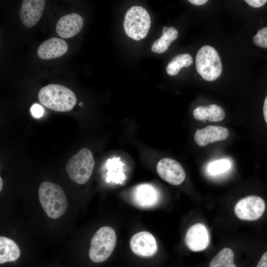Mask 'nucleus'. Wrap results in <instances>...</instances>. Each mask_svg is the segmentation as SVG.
<instances>
[{
  "mask_svg": "<svg viewBox=\"0 0 267 267\" xmlns=\"http://www.w3.org/2000/svg\"><path fill=\"white\" fill-rule=\"evenodd\" d=\"M38 99L42 104L57 112L69 111L77 102L76 95L71 89L57 84H50L42 88Z\"/></svg>",
  "mask_w": 267,
  "mask_h": 267,
  "instance_id": "obj_1",
  "label": "nucleus"
},
{
  "mask_svg": "<svg viewBox=\"0 0 267 267\" xmlns=\"http://www.w3.org/2000/svg\"><path fill=\"white\" fill-rule=\"evenodd\" d=\"M39 201L47 216L57 219L66 211L67 200L61 187L54 183L44 181L38 190Z\"/></svg>",
  "mask_w": 267,
  "mask_h": 267,
  "instance_id": "obj_2",
  "label": "nucleus"
},
{
  "mask_svg": "<svg viewBox=\"0 0 267 267\" xmlns=\"http://www.w3.org/2000/svg\"><path fill=\"white\" fill-rule=\"evenodd\" d=\"M116 242V234L113 228L107 226L100 227L90 240L89 258L95 263L106 261L114 251Z\"/></svg>",
  "mask_w": 267,
  "mask_h": 267,
  "instance_id": "obj_3",
  "label": "nucleus"
},
{
  "mask_svg": "<svg viewBox=\"0 0 267 267\" xmlns=\"http://www.w3.org/2000/svg\"><path fill=\"white\" fill-rule=\"evenodd\" d=\"M196 71L207 81L218 79L222 74V66L220 57L212 46L204 45L198 51L195 58Z\"/></svg>",
  "mask_w": 267,
  "mask_h": 267,
  "instance_id": "obj_4",
  "label": "nucleus"
},
{
  "mask_svg": "<svg viewBox=\"0 0 267 267\" xmlns=\"http://www.w3.org/2000/svg\"><path fill=\"white\" fill-rule=\"evenodd\" d=\"M94 166L92 153L89 149L83 148L68 161L66 170L72 180L83 184L90 178Z\"/></svg>",
  "mask_w": 267,
  "mask_h": 267,
  "instance_id": "obj_5",
  "label": "nucleus"
},
{
  "mask_svg": "<svg viewBox=\"0 0 267 267\" xmlns=\"http://www.w3.org/2000/svg\"><path fill=\"white\" fill-rule=\"evenodd\" d=\"M151 20L147 10L140 6H133L127 11L124 28L127 35L135 41L144 38L147 35Z\"/></svg>",
  "mask_w": 267,
  "mask_h": 267,
  "instance_id": "obj_6",
  "label": "nucleus"
},
{
  "mask_svg": "<svg viewBox=\"0 0 267 267\" xmlns=\"http://www.w3.org/2000/svg\"><path fill=\"white\" fill-rule=\"evenodd\" d=\"M265 207V203L261 197L251 195L240 200L235 206L234 212L240 219L254 221L262 216Z\"/></svg>",
  "mask_w": 267,
  "mask_h": 267,
  "instance_id": "obj_7",
  "label": "nucleus"
},
{
  "mask_svg": "<svg viewBox=\"0 0 267 267\" xmlns=\"http://www.w3.org/2000/svg\"><path fill=\"white\" fill-rule=\"evenodd\" d=\"M156 170L163 179L172 185L180 184L185 178V173L182 166L171 158L161 159L157 164Z\"/></svg>",
  "mask_w": 267,
  "mask_h": 267,
  "instance_id": "obj_8",
  "label": "nucleus"
},
{
  "mask_svg": "<svg viewBox=\"0 0 267 267\" xmlns=\"http://www.w3.org/2000/svg\"><path fill=\"white\" fill-rule=\"evenodd\" d=\"M130 245L135 254L144 257H151L157 251L156 240L153 235L147 231H141L134 235Z\"/></svg>",
  "mask_w": 267,
  "mask_h": 267,
  "instance_id": "obj_9",
  "label": "nucleus"
},
{
  "mask_svg": "<svg viewBox=\"0 0 267 267\" xmlns=\"http://www.w3.org/2000/svg\"><path fill=\"white\" fill-rule=\"evenodd\" d=\"M185 241L188 248L192 251L204 250L210 242L209 231L202 223L194 224L188 229Z\"/></svg>",
  "mask_w": 267,
  "mask_h": 267,
  "instance_id": "obj_10",
  "label": "nucleus"
},
{
  "mask_svg": "<svg viewBox=\"0 0 267 267\" xmlns=\"http://www.w3.org/2000/svg\"><path fill=\"white\" fill-rule=\"evenodd\" d=\"M44 0H24L20 10L22 23L27 27L35 26L41 19L45 6Z\"/></svg>",
  "mask_w": 267,
  "mask_h": 267,
  "instance_id": "obj_11",
  "label": "nucleus"
},
{
  "mask_svg": "<svg viewBox=\"0 0 267 267\" xmlns=\"http://www.w3.org/2000/svg\"><path fill=\"white\" fill-rule=\"evenodd\" d=\"M84 24L82 17L75 13L61 17L56 26L57 34L61 38H71L81 30Z\"/></svg>",
  "mask_w": 267,
  "mask_h": 267,
  "instance_id": "obj_12",
  "label": "nucleus"
},
{
  "mask_svg": "<svg viewBox=\"0 0 267 267\" xmlns=\"http://www.w3.org/2000/svg\"><path fill=\"white\" fill-rule=\"evenodd\" d=\"M68 49V44L64 40L54 37L42 43L38 48L37 53L41 59L49 60L62 56Z\"/></svg>",
  "mask_w": 267,
  "mask_h": 267,
  "instance_id": "obj_13",
  "label": "nucleus"
},
{
  "mask_svg": "<svg viewBox=\"0 0 267 267\" xmlns=\"http://www.w3.org/2000/svg\"><path fill=\"white\" fill-rule=\"evenodd\" d=\"M229 135L228 130L219 126H208L197 130L194 135V140L200 146L208 143L225 139Z\"/></svg>",
  "mask_w": 267,
  "mask_h": 267,
  "instance_id": "obj_14",
  "label": "nucleus"
},
{
  "mask_svg": "<svg viewBox=\"0 0 267 267\" xmlns=\"http://www.w3.org/2000/svg\"><path fill=\"white\" fill-rule=\"evenodd\" d=\"M133 197L134 202L137 206L149 208L157 204L159 199V193L152 184L143 183L135 187Z\"/></svg>",
  "mask_w": 267,
  "mask_h": 267,
  "instance_id": "obj_15",
  "label": "nucleus"
},
{
  "mask_svg": "<svg viewBox=\"0 0 267 267\" xmlns=\"http://www.w3.org/2000/svg\"><path fill=\"white\" fill-rule=\"evenodd\" d=\"M223 108L217 104L207 106H198L193 112L194 118L198 121L208 120L210 122H219L225 117Z\"/></svg>",
  "mask_w": 267,
  "mask_h": 267,
  "instance_id": "obj_16",
  "label": "nucleus"
},
{
  "mask_svg": "<svg viewBox=\"0 0 267 267\" xmlns=\"http://www.w3.org/2000/svg\"><path fill=\"white\" fill-rule=\"evenodd\" d=\"M20 256V250L13 240L6 237H0V264L16 261Z\"/></svg>",
  "mask_w": 267,
  "mask_h": 267,
  "instance_id": "obj_17",
  "label": "nucleus"
},
{
  "mask_svg": "<svg viewBox=\"0 0 267 267\" xmlns=\"http://www.w3.org/2000/svg\"><path fill=\"white\" fill-rule=\"evenodd\" d=\"M178 36V31L176 28L164 27L162 36L155 41L152 45V51L158 54L164 52L171 43L177 39Z\"/></svg>",
  "mask_w": 267,
  "mask_h": 267,
  "instance_id": "obj_18",
  "label": "nucleus"
},
{
  "mask_svg": "<svg viewBox=\"0 0 267 267\" xmlns=\"http://www.w3.org/2000/svg\"><path fill=\"white\" fill-rule=\"evenodd\" d=\"M192 63L193 59L189 54H178L174 56L168 64L166 67L167 73L170 76L176 75L182 68L188 67Z\"/></svg>",
  "mask_w": 267,
  "mask_h": 267,
  "instance_id": "obj_19",
  "label": "nucleus"
},
{
  "mask_svg": "<svg viewBox=\"0 0 267 267\" xmlns=\"http://www.w3.org/2000/svg\"><path fill=\"white\" fill-rule=\"evenodd\" d=\"M234 253L228 248L222 249L211 260L209 267H237L233 262Z\"/></svg>",
  "mask_w": 267,
  "mask_h": 267,
  "instance_id": "obj_20",
  "label": "nucleus"
},
{
  "mask_svg": "<svg viewBox=\"0 0 267 267\" xmlns=\"http://www.w3.org/2000/svg\"><path fill=\"white\" fill-rule=\"evenodd\" d=\"M230 167V162L226 159H222L211 163L208 167V172L212 175L222 174Z\"/></svg>",
  "mask_w": 267,
  "mask_h": 267,
  "instance_id": "obj_21",
  "label": "nucleus"
},
{
  "mask_svg": "<svg viewBox=\"0 0 267 267\" xmlns=\"http://www.w3.org/2000/svg\"><path fill=\"white\" fill-rule=\"evenodd\" d=\"M254 44L262 48H267V26L260 29L253 37Z\"/></svg>",
  "mask_w": 267,
  "mask_h": 267,
  "instance_id": "obj_22",
  "label": "nucleus"
},
{
  "mask_svg": "<svg viewBox=\"0 0 267 267\" xmlns=\"http://www.w3.org/2000/svg\"><path fill=\"white\" fill-rule=\"evenodd\" d=\"M32 114L36 118H40L44 114V109L39 104H35L31 108Z\"/></svg>",
  "mask_w": 267,
  "mask_h": 267,
  "instance_id": "obj_23",
  "label": "nucleus"
},
{
  "mask_svg": "<svg viewBox=\"0 0 267 267\" xmlns=\"http://www.w3.org/2000/svg\"><path fill=\"white\" fill-rule=\"evenodd\" d=\"M250 6L258 8L263 6L267 2L266 0H245Z\"/></svg>",
  "mask_w": 267,
  "mask_h": 267,
  "instance_id": "obj_24",
  "label": "nucleus"
},
{
  "mask_svg": "<svg viewBox=\"0 0 267 267\" xmlns=\"http://www.w3.org/2000/svg\"><path fill=\"white\" fill-rule=\"evenodd\" d=\"M256 267H267V252L262 255Z\"/></svg>",
  "mask_w": 267,
  "mask_h": 267,
  "instance_id": "obj_25",
  "label": "nucleus"
},
{
  "mask_svg": "<svg viewBox=\"0 0 267 267\" xmlns=\"http://www.w3.org/2000/svg\"><path fill=\"white\" fill-rule=\"evenodd\" d=\"M188 1L195 5H201L206 3L207 0H189Z\"/></svg>",
  "mask_w": 267,
  "mask_h": 267,
  "instance_id": "obj_26",
  "label": "nucleus"
},
{
  "mask_svg": "<svg viewBox=\"0 0 267 267\" xmlns=\"http://www.w3.org/2000/svg\"><path fill=\"white\" fill-rule=\"evenodd\" d=\"M263 114L265 120L267 124V95L265 99L263 106Z\"/></svg>",
  "mask_w": 267,
  "mask_h": 267,
  "instance_id": "obj_27",
  "label": "nucleus"
},
{
  "mask_svg": "<svg viewBox=\"0 0 267 267\" xmlns=\"http://www.w3.org/2000/svg\"><path fill=\"white\" fill-rule=\"evenodd\" d=\"M2 187V180L1 178L0 177V191L1 190Z\"/></svg>",
  "mask_w": 267,
  "mask_h": 267,
  "instance_id": "obj_28",
  "label": "nucleus"
},
{
  "mask_svg": "<svg viewBox=\"0 0 267 267\" xmlns=\"http://www.w3.org/2000/svg\"><path fill=\"white\" fill-rule=\"evenodd\" d=\"M79 105H80V106H82V103H79Z\"/></svg>",
  "mask_w": 267,
  "mask_h": 267,
  "instance_id": "obj_29",
  "label": "nucleus"
}]
</instances>
